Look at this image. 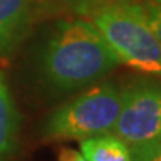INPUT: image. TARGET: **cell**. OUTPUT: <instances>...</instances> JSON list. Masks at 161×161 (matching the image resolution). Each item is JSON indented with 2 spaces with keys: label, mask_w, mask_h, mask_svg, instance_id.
Returning <instances> with one entry per match:
<instances>
[{
  "label": "cell",
  "mask_w": 161,
  "mask_h": 161,
  "mask_svg": "<svg viewBox=\"0 0 161 161\" xmlns=\"http://www.w3.org/2000/svg\"><path fill=\"white\" fill-rule=\"evenodd\" d=\"M33 0H0V57L9 58L31 23Z\"/></svg>",
  "instance_id": "obj_5"
},
{
  "label": "cell",
  "mask_w": 161,
  "mask_h": 161,
  "mask_svg": "<svg viewBox=\"0 0 161 161\" xmlns=\"http://www.w3.org/2000/svg\"><path fill=\"white\" fill-rule=\"evenodd\" d=\"M45 3L49 6L58 8V9H66V11H72L80 15L88 14V6H86V0H43Z\"/></svg>",
  "instance_id": "obj_10"
},
{
  "label": "cell",
  "mask_w": 161,
  "mask_h": 161,
  "mask_svg": "<svg viewBox=\"0 0 161 161\" xmlns=\"http://www.w3.org/2000/svg\"><path fill=\"white\" fill-rule=\"evenodd\" d=\"M79 146L86 161H133L130 146L114 133L84 139Z\"/></svg>",
  "instance_id": "obj_7"
},
{
  "label": "cell",
  "mask_w": 161,
  "mask_h": 161,
  "mask_svg": "<svg viewBox=\"0 0 161 161\" xmlns=\"http://www.w3.org/2000/svg\"><path fill=\"white\" fill-rule=\"evenodd\" d=\"M131 2H134V0H86V6H88V14H86V17H88L94 9H98V8H102V6L131 3Z\"/></svg>",
  "instance_id": "obj_11"
},
{
  "label": "cell",
  "mask_w": 161,
  "mask_h": 161,
  "mask_svg": "<svg viewBox=\"0 0 161 161\" xmlns=\"http://www.w3.org/2000/svg\"><path fill=\"white\" fill-rule=\"evenodd\" d=\"M112 133L130 148L161 136V80L140 79L122 88Z\"/></svg>",
  "instance_id": "obj_4"
},
{
  "label": "cell",
  "mask_w": 161,
  "mask_h": 161,
  "mask_svg": "<svg viewBox=\"0 0 161 161\" xmlns=\"http://www.w3.org/2000/svg\"><path fill=\"white\" fill-rule=\"evenodd\" d=\"M152 2H155V3H158V5H161V0H152Z\"/></svg>",
  "instance_id": "obj_13"
},
{
  "label": "cell",
  "mask_w": 161,
  "mask_h": 161,
  "mask_svg": "<svg viewBox=\"0 0 161 161\" xmlns=\"http://www.w3.org/2000/svg\"><path fill=\"white\" fill-rule=\"evenodd\" d=\"M130 149L133 161H161V136L131 146Z\"/></svg>",
  "instance_id": "obj_9"
},
{
  "label": "cell",
  "mask_w": 161,
  "mask_h": 161,
  "mask_svg": "<svg viewBox=\"0 0 161 161\" xmlns=\"http://www.w3.org/2000/svg\"><path fill=\"white\" fill-rule=\"evenodd\" d=\"M91 21H58L40 45L35 61L36 80L54 97L80 91L119 66Z\"/></svg>",
  "instance_id": "obj_1"
},
{
  "label": "cell",
  "mask_w": 161,
  "mask_h": 161,
  "mask_svg": "<svg viewBox=\"0 0 161 161\" xmlns=\"http://www.w3.org/2000/svg\"><path fill=\"white\" fill-rule=\"evenodd\" d=\"M136 6L161 45V5L152 0H146L143 3H136Z\"/></svg>",
  "instance_id": "obj_8"
},
{
  "label": "cell",
  "mask_w": 161,
  "mask_h": 161,
  "mask_svg": "<svg viewBox=\"0 0 161 161\" xmlns=\"http://www.w3.org/2000/svg\"><path fill=\"white\" fill-rule=\"evenodd\" d=\"M19 133V114L15 100L0 72V161H9L15 154Z\"/></svg>",
  "instance_id": "obj_6"
},
{
  "label": "cell",
  "mask_w": 161,
  "mask_h": 161,
  "mask_svg": "<svg viewBox=\"0 0 161 161\" xmlns=\"http://www.w3.org/2000/svg\"><path fill=\"white\" fill-rule=\"evenodd\" d=\"M58 161H86V160L78 151L70 149V148H63V149L60 151Z\"/></svg>",
  "instance_id": "obj_12"
},
{
  "label": "cell",
  "mask_w": 161,
  "mask_h": 161,
  "mask_svg": "<svg viewBox=\"0 0 161 161\" xmlns=\"http://www.w3.org/2000/svg\"><path fill=\"white\" fill-rule=\"evenodd\" d=\"M121 64L161 78V45L136 2L102 6L88 15Z\"/></svg>",
  "instance_id": "obj_2"
},
{
  "label": "cell",
  "mask_w": 161,
  "mask_h": 161,
  "mask_svg": "<svg viewBox=\"0 0 161 161\" xmlns=\"http://www.w3.org/2000/svg\"><path fill=\"white\" fill-rule=\"evenodd\" d=\"M122 88L98 80L52 110L42 125L48 140H84L112 133L121 110Z\"/></svg>",
  "instance_id": "obj_3"
}]
</instances>
